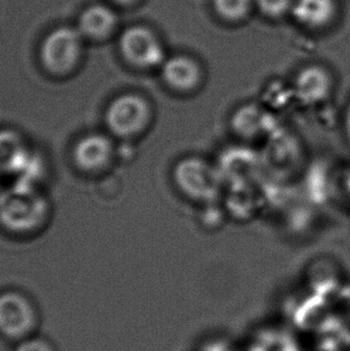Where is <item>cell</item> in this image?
Masks as SVG:
<instances>
[{"instance_id": "cell-19", "label": "cell", "mask_w": 350, "mask_h": 351, "mask_svg": "<svg viewBox=\"0 0 350 351\" xmlns=\"http://www.w3.org/2000/svg\"><path fill=\"white\" fill-rule=\"evenodd\" d=\"M229 351H264L263 348L258 344V343H251L247 346H242V347L235 348V349H231Z\"/></svg>"}, {"instance_id": "cell-15", "label": "cell", "mask_w": 350, "mask_h": 351, "mask_svg": "<svg viewBox=\"0 0 350 351\" xmlns=\"http://www.w3.org/2000/svg\"><path fill=\"white\" fill-rule=\"evenodd\" d=\"M213 12L227 23H239L250 16L255 0H211Z\"/></svg>"}, {"instance_id": "cell-5", "label": "cell", "mask_w": 350, "mask_h": 351, "mask_svg": "<svg viewBox=\"0 0 350 351\" xmlns=\"http://www.w3.org/2000/svg\"><path fill=\"white\" fill-rule=\"evenodd\" d=\"M117 41L121 59L137 71L160 70L168 57L160 35L145 24H132L124 28Z\"/></svg>"}, {"instance_id": "cell-20", "label": "cell", "mask_w": 350, "mask_h": 351, "mask_svg": "<svg viewBox=\"0 0 350 351\" xmlns=\"http://www.w3.org/2000/svg\"><path fill=\"white\" fill-rule=\"evenodd\" d=\"M345 128H346L347 137L350 142V102L348 108H347L346 117H345Z\"/></svg>"}, {"instance_id": "cell-3", "label": "cell", "mask_w": 350, "mask_h": 351, "mask_svg": "<svg viewBox=\"0 0 350 351\" xmlns=\"http://www.w3.org/2000/svg\"><path fill=\"white\" fill-rule=\"evenodd\" d=\"M155 108L147 96L130 91L114 97L104 112V123L113 137L133 141L152 128Z\"/></svg>"}, {"instance_id": "cell-6", "label": "cell", "mask_w": 350, "mask_h": 351, "mask_svg": "<svg viewBox=\"0 0 350 351\" xmlns=\"http://www.w3.org/2000/svg\"><path fill=\"white\" fill-rule=\"evenodd\" d=\"M41 315L38 306L28 295L19 290L0 293V336L19 343L38 333Z\"/></svg>"}, {"instance_id": "cell-21", "label": "cell", "mask_w": 350, "mask_h": 351, "mask_svg": "<svg viewBox=\"0 0 350 351\" xmlns=\"http://www.w3.org/2000/svg\"><path fill=\"white\" fill-rule=\"evenodd\" d=\"M345 190H346L347 195L350 197V174L346 176L345 179Z\"/></svg>"}, {"instance_id": "cell-11", "label": "cell", "mask_w": 350, "mask_h": 351, "mask_svg": "<svg viewBox=\"0 0 350 351\" xmlns=\"http://www.w3.org/2000/svg\"><path fill=\"white\" fill-rule=\"evenodd\" d=\"M222 176L224 189L234 186H252L256 176L264 169L261 154L247 147H235L224 152L220 161L215 162Z\"/></svg>"}, {"instance_id": "cell-12", "label": "cell", "mask_w": 350, "mask_h": 351, "mask_svg": "<svg viewBox=\"0 0 350 351\" xmlns=\"http://www.w3.org/2000/svg\"><path fill=\"white\" fill-rule=\"evenodd\" d=\"M279 128L274 112L268 110L261 102L237 107L231 117L232 132L244 142L268 139Z\"/></svg>"}, {"instance_id": "cell-14", "label": "cell", "mask_w": 350, "mask_h": 351, "mask_svg": "<svg viewBox=\"0 0 350 351\" xmlns=\"http://www.w3.org/2000/svg\"><path fill=\"white\" fill-rule=\"evenodd\" d=\"M22 137L16 132L5 130L0 132V171L17 169L23 163L27 149Z\"/></svg>"}, {"instance_id": "cell-1", "label": "cell", "mask_w": 350, "mask_h": 351, "mask_svg": "<svg viewBox=\"0 0 350 351\" xmlns=\"http://www.w3.org/2000/svg\"><path fill=\"white\" fill-rule=\"evenodd\" d=\"M86 40L76 25H58L43 36L38 46V62L49 76L65 80L76 75L86 60Z\"/></svg>"}, {"instance_id": "cell-18", "label": "cell", "mask_w": 350, "mask_h": 351, "mask_svg": "<svg viewBox=\"0 0 350 351\" xmlns=\"http://www.w3.org/2000/svg\"><path fill=\"white\" fill-rule=\"evenodd\" d=\"M142 1L143 0H108L109 4L113 5L117 9H132Z\"/></svg>"}, {"instance_id": "cell-17", "label": "cell", "mask_w": 350, "mask_h": 351, "mask_svg": "<svg viewBox=\"0 0 350 351\" xmlns=\"http://www.w3.org/2000/svg\"><path fill=\"white\" fill-rule=\"evenodd\" d=\"M14 351H58V348L52 339L36 333L32 337L14 343Z\"/></svg>"}, {"instance_id": "cell-8", "label": "cell", "mask_w": 350, "mask_h": 351, "mask_svg": "<svg viewBox=\"0 0 350 351\" xmlns=\"http://www.w3.org/2000/svg\"><path fill=\"white\" fill-rule=\"evenodd\" d=\"M118 9L109 3H94L82 10L76 21V28L89 45H104L117 40L120 32Z\"/></svg>"}, {"instance_id": "cell-2", "label": "cell", "mask_w": 350, "mask_h": 351, "mask_svg": "<svg viewBox=\"0 0 350 351\" xmlns=\"http://www.w3.org/2000/svg\"><path fill=\"white\" fill-rule=\"evenodd\" d=\"M172 179L181 197L199 206L218 203L224 195V184L216 163L202 156L180 158L174 165Z\"/></svg>"}, {"instance_id": "cell-10", "label": "cell", "mask_w": 350, "mask_h": 351, "mask_svg": "<svg viewBox=\"0 0 350 351\" xmlns=\"http://www.w3.org/2000/svg\"><path fill=\"white\" fill-rule=\"evenodd\" d=\"M117 150L110 136L94 132L80 138L72 149V161L80 171L99 176L108 171L115 160Z\"/></svg>"}, {"instance_id": "cell-9", "label": "cell", "mask_w": 350, "mask_h": 351, "mask_svg": "<svg viewBox=\"0 0 350 351\" xmlns=\"http://www.w3.org/2000/svg\"><path fill=\"white\" fill-rule=\"evenodd\" d=\"M294 97L305 107H318L331 100L336 81L332 72L320 64H310L299 70L294 77Z\"/></svg>"}, {"instance_id": "cell-16", "label": "cell", "mask_w": 350, "mask_h": 351, "mask_svg": "<svg viewBox=\"0 0 350 351\" xmlns=\"http://www.w3.org/2000/svg\"><path fill=\"white\" fill-rule=\"evenodd\" d=\"M295 0H255L258 12L269 19H281L292 12Z\"/></svg>"}, {"instance_id": "cell-7", "label": "cell", "mask_w": 350, "mask_h": 351, "mask_svg": "<svg viewBox=\"0 0 350 351\" xmlns=\"http://www.w3.org/2000/svg\"><path fill=\"white\" fill-rule=\"evenodd\" d=\"M159 72L167 90L180 97L197 95L207 81L203 64L185 53L168 56Z\"/></svg>"}, {"instance_id": "cell-4", "label": "cell", "mask_w": 350, "mask_h": 351, "mask_svg": "<svg viewBox=\"0 0 350 351\" xmlns=\"http://www.w3.org/2000/svg\"><path fill=\"white\" fill-rule=\"evenodd\" d=\"M48 215L46 198L29 187H19L0 199V223L14 233L36 232L43 228Z\"/></svg>"}, {"instance_id": "cell-13", "label": "cell", "mask_w": 350, "mask_h": 351, "mask_svg": "<svg viewBox=\"0 0 350 351\" xmlns=\"http://www.w3.org/2000/svg\"><path fill=\"white\" fill-rule=\"evenodd\" d=\"M290 14L305 28L322 29L335 19L336 0H295Z\"/></svg>"}]
</instances>
